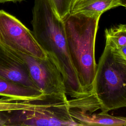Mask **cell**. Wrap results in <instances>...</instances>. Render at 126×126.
Returning <instances> with one entry per match:
<instances>
[{"label":"cell","instance_id":"cell-8","mask_svg":"<svg viewBox=\"0 0 126 126\" xmlns=\"http://www.w3.org/2000/svg\"><path fill=\"white\" fill-rule=\"evenodd\" d=\"M68 101L69 111L73 119L79 126H126V117L114 116L102 112H87L82 107Z\"/></svg>","mask_w":126,"mask_h":126},{"label":"cell","instance_id":"cell-15","mask_svg":"<svg viewBox=\"0 0 126 126\" xmlns=\"http://www.w3.org/2000/svg\"><path fill=\"white\" fill-rule=\"evenodd\" d=\"M23 0H0V3H4L6 2H16L18 1H21Z\"/></svg>","mask_w":126,"mask_h":126},{"label":"cell","instance_id":"cell-12","mask_svg":"<svg viewBox=\"0 0 126 126\" xmlns=\"http://www.w3.org/2000/svg\"><path fill=\"white\" fill-rule=\"evenodd\" d=\"M106 42L116 49L126 45V25L120 24L105 31Z\"/></svg>","mask_w":126,"mask_h":126},{"label":"cell","instance_id":"cell-9","mask_svg":"<svg viewBox=\"0 0 126 126\" xmlns=\"http://www.w3.org/2000/svg\"><path fill=\"white\" fill-rule=\"evenodd\" d=\"M121 6V0H74L70 13L101 16L106 11Z\"/></svg>","mask_w":126,"mask_h":126},{"label":"cell","instance_id":"cell-13","mask_svg":"<svg viewBox=\"0 0 126 126\" xmlns=\"http://www.w3.org/2000/svg\"><path fill=\"white\" fill-rule=\"evenodd\" d=\"M59 16L63 20L69 14L74 0H48Z\"/></svg>","mask_w":126,"mask_h":126},{"label":"cell","instance_id":"cell-2","mask_svg":"<svg viewBox=\"0 0 126 126\" xmlns=\"http://www.w3.org/2000/svg\"><path fill=\"white\" fill-rule=\"evenodd\" d=\"M100 16L70 13L63 20L70 60L79 83L87 94L93 93L97 66L95 42Z\"/></svg>","mask_w":126,"mask_h":126},{"label":"cell","instance_id":"cell-4","mask_svg":"<svg viewBox=\"0 0 126 126\" xmlns=\"http://www.w3.org/2000/svg\"><path fill=\"white\" fill-rule=\"evenodd\" d=\"M11 112L6 126H79L70 114L67 97H53L39 108Z\"/></svg>","mask_w":126,"mask_h":126},{"label":"cell","instance_id":"cell-6","mask_svg":"<svg viewBox=\"0 0 126 126\" xmlns=\"http://www.w3.org/2000/svg\"><path fill=\"white\" fill-rule=\"evenodd\" d=\"M9 50L26 64L32 80L43 94L67 97L62 74L55 63L48 55L45 59H40L19 52Z\"/></svg>","mask_w":126,"mask_h":126},{"label":"cell","instance_id":"cell-5","mask_svg":"<svg viewBox=\"0 0 126 126\" xmlns=\"http://www.w3.org/2000/svg\"><path fill=\"white\" fill-rule=\"evenodd\" d=\"M0 44L5 48L35 58L48 55L36 40L32 32L14 16L0 10Z\"/></svg>","mask_w":126,"mask_h":126},{"label":"cell","instance_id":"cell-7","mask_svg":"<svg viewBox=\"0 0 126 126\" xmlns=\"http://www.w3.org/2000/svg\"><path fill=\"white\" fill-rule=\"evenodd\" d=\"M0 78L40 91L32 80L24 62L0 44Z\"/></svg>","mask_w":126,"mask_h":126},{"label":"cell","instance_id":"cell-14","mask_svg":"<svg viewBox=\"0 0 126 126\" xmlns=\"http://www.w3.org/2000/svg\"><path fill=\"white\" fill-rule=\"evenodd\" d=\"M119 55L126 61V45L116 49Z\"/></svg>","mask_w":126,"mask_h":126},{"label":"cell","instance_id":"cell-1","mask_svg":"<svg viewBox=\"0 0 126 126\" xmlns=\"http://www.w3.org/2000/svg\"><path fill=\"white\" fill-rule=\"evenodd\" d=\"M32 25L36 40L62 74L66 95L73 98L88 95L82 89L70 60L63 21L48 0H34Z\"/></svg>","mask_w":126,"mask_h":126},{"label":"cell","instance_id":"cell-10","mask_svg":"<svg viewBox=\"0 0 126 126\" xmlns=\"http://www.w3.org/2000/svg\"><path fill=\"white\" fill-rule=\"evenodd\" d=\"M43 95L39 90L0 78V96L27 99L38 98Z\"/></svg>","mask_w":126,"mask_h":126},{"label":"cell","instance_id":"cell-17","mask_svg":"<svg viewBox=\"0 0 126 126\" xmlns=\"http://www.w3.org/2000/svg\"></svg>","mask_w":126,"mask_h":126},{"label":"cell","instance_id":"cell-11","mask_svg":"<svg viewBox=\"0 0 126 126\" xmlns=\"http://www.w3.org/2000/svg\"><path fill=\"white\" fill-rule=\"evenodd\" d=\"M52 96L43 95L34 99H20L7 97L0 99V112H11L34 109L44 105Z\"/></svg>","mask_w":126,"mask_h":126},{"label":"cell","instance_id":"cell-3","mask_svg":"<svg viewBox=\"0 0 126 126\" xmlns=\"http://www.w3.org/2000/svg\"><path fill=\"white\" fill-rule=\"evenodd\" d=\"M93 93L102 112L126 107V61L106 42L96 66Z\"/></svg>","mask_w":126,"mask_h":126},{"label":"cell","instance_id":"cell-16","mask_svg":"<svg viewBox=\"0 0 126 126\" xmlns=\"http://www.w3.org/2000/svg\"><path fill=\"white\" fill-rule=\"evenodd\" d=\"M121 6L126 7V0H121Z\"/></svg>","mask_w":126,"mask_h":126}]
</instances>
